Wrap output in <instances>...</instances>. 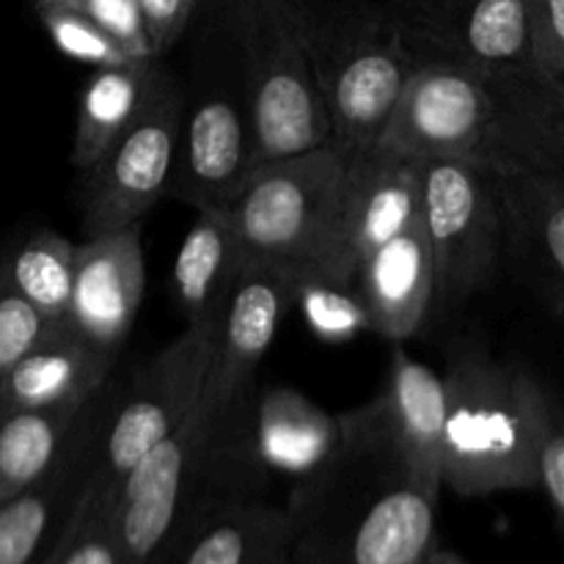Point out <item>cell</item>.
<instances>
[{
  "label": "cell",
  "instance_id": "1",
  "mask_svg": "<svg viewBox=\"0 0 564 564\" xmlns=\"http://www.w3.org/2000/svg\"><path fill=\"white\" fill-rule=\"evenodd\" d=\"M441 490L413 477L380 394L341 413V441L290 496L292 564H427Z\"/></svg>",
  "mask_w": 564,
  "mask_h": 564
},
{
  "label": "cell",
  "instance_id": "2",
  "mask_svg": "<svg viewBox=\"0 0 564 564\" xmlns=\"http://www.w3.org/2000/svg\"><path fill=\"white\" fill-rule=\"evenodd\" d=\"M444 488L457 496L540 488V446L551 397L521 367L468 350L449 364Z\"/></svg>",
  "mask_w": 564,
  "mask_h": 564
},
{
  "label": "cell",
  "instance_id": "3",
  "mask_svg": "<svg viewBox=\"0 0 564 564\" xmlns=\"http://www.w3.org/2000/svg\"><path fill=\"white\" fill-rule=\"evenodd\" d=\"M345 169L347 149L339 143L259 163L224 209L248 262L281 268L297 290L345 286L336 251Z\"/></svg>",
  "mask_w": 564,
  "mask_h": 564
},
{
  "label": "cell",
  "instance_id": "4",
  "mask_svg": "<svg viewBox=\"0 0 564 564\" xmlns=\"http://www.w3.org/2000/svg\"><path fill=\"white\" fill-rule=\"evenodd\" d=\"M295 3L334 121V143L345 149L375 147L416 69L397 36L386 0Z\"/></svg>",
  "mask_w": 564,
  "mask_h": 564
},
{
  "label": "cell",
  "instance_id": "5",
  "mask_svg": "<svg viewBox=\"0 0 564 564\" xmlns=\"http://www.w3.org/2000/svg\"><path fill=\"white\" fill-rule=\"evenodd\" d=\"M253 171V121L242 55L240 6L209 20L185 86V127L169 196L196 213H224Z\"/></svg>",
  "mask_w": 564,
  "mask_h": 564
},
{
  "label": "cell",
  "instance_id": "6",
  "mask_svg": "<svg viewBox=\"0 0 564 564\" xmlns=\"http://www.w3.org/2000/svg\"><path fill=\"white\" fill-rule=\"evenodd\" d=\"M253 121V169L334 143L295 0H237Z\"/></svg>",
  "mask_w": 564,
  "mask_h": 564
},
{
  "label": "cell",
  "instance_id": "7",
  "mask_svg": "<svg viewBox=\"0 0 564 564\" xmlns=\"http://www.w3.org/2000/svg\"><path fill=\"white\" fill-rule=\"evenodd\" d=\"M422 226L435 268L433 314L455 312L490 284L507 251V218L494 165L422 163Z\"/></svg>",
  "mask_w": 564,
  "mask_h": 564
},
{
  "label": "cell",
  "instance_id": "8",
  "mask_svg": "<svg viewBox=\"0 0 564 564\" xmlns=\"http://www.w3.org/2000/svg\"><path fill=\"white\" fill-rule=\"evenodd\" d=\"M218 323L187 325L119 391L94 460V479L119 499L132 468L198 411Z\"/></svg>",
  "mask_w": 564,
  "mask_h": 564
},
{
  "label": "cell",
  "instance_id": "9",
  "mask_svg": "<svg viewBox=\"0 0 564 564\" xmlns=\"http://www.w3.org/2000/svg\"><path fill=\"white\" fill-rule=\"evenodd\" d=\"M182 127L185 86L163 69L158 91L135 124L83 171V237L143 224L149 209L169 196L180 163Z\"/></svg>",
  "mask_w": 564,
  "mask_h": 564
},
{
  "label": "cell",
  "instance_id": "10",
  "mask_svg": "<svg viewBox=\"0 0 564 564\" xmlns=\"http://www.w3.org/2000/svg\"><path fill=\"white\" fill-rule=\"evenodd\" d=\"M413 64L494 75L532 64L523 0H386Z\"/></svg>",
  "mask_w": 564,
  "mask_h": 564
},
{
  "label": "cell",
  "instance_id": "11",
  "mask_svg": "<svg viewBox=\"0 0 564 564\" xmlns=\"http://www.w3.org/2000/svg\"><path fill=\"white\" fill-rule=\"evenodd\" d=\"M494 94L485 75L444 64H419L380 135V147L405 158L488 163Z\"/></svg>",
  "mask_w": 564,
  "mask_h": 564
},
{
  "label": "cell",
  "instance_id": "12",
  "mask_svg": "<svg viewBox=\"0 0 564 564\" xmlns=\"http://www.w3.org/2000/svg\"><path fill=\"white\" fill-rule=\"evenodd\" d=\"M422 218V163L391 149H347L339 198V275L350 290L378 246Z\"/></svg>",
  "mask_w": 564,
  "mask_h": 564
},
{
  "label": "cell",
  "instance_id": "13",
  "mask_svg": "<svg viewBox=\"0 0 564 564\" xmlns=\"http://www.w3.org/2000/svg\"><path fill=\"white\" fill-rule=\"evenodd\" d=\"M292 301H297V284L281 268L251 264L242 273L215 334L213 364L202 397L204 411H229L257 391L253 375L268 356Z\"/></svg>",
  "mask_w": 564,
  "mask_h": 564
},
{
  "label": "cell",
  "instance_id": "14",
  "mask_svg": "<svg viewBox=\"0 0 564 564\" xmlns=\"http://www.w3.org/2000/svg\"><path fill=\"white\" fill-rule=\"evenodd\" d=\"M147 290L141 224L77 242L69 323L97 345L121 352Z\"/></svg>",
  "mask_w": 564,
  "mask_h": 564
},
{
  "label": "cell",
  "instance_id": "15",
  "mask_svg": "<svg viewBox=\"0 0 564 564\" xmlns=\"http://www.w3.org/2000/svg\"><path fill=\"white\" fill-rule=\"evenodd\" d=\"M494 94L488 163L564 176V77L532 64L485 75Z\"/></svg>",
  "mask_w": 564,
  "mask_h": 564
},
{
  "label": "cell",
  "instance_id": "16",
  "mask_svg": "<svg viewBox=\"0 0 564 564\" xmlns=\"http://www.w3.org/2000/svg\"><path fill=\"white\" fill-rule=\"evenodd\" d=\"M356 295L367 325L389 341H405L433 314L435 268L422 218L375 248L358 268Z\"/></svg>",
  "mask_w": 564,
  "mask_h": 564
},
{
  "label": "cell",
  "instance_id": "17",
  "mask_svg": "<svg viewBox=\"0 0 564 564\" xmlns=\"http://www.w3.org/2000/svg\"><path fill=\"white\" fill-rule=\"evenodd\" d=\"M507 218V251L529 270L564 317V176L494 165Z\"/></svg>",
  "mask_w": 564,
  "mask_h": 564
},
{
  "label": "cell",
  "instance_id": "18",
  "mask_svg": "<svg viewBox=\"0 0 564 564\" xmlns=\"http://www.w3.org/2000/svg\"><path fill=\"white\" fill-rule=\"evenodd\" d=\"M119 352L83 336L66 319L0 383V416L28 408L86 400L110 380Z\"/></svg>",
  "mask_w": 564,
  "mask_h": 564
},
{
  "label": "cell",
  "instance_id": "19",
  "mask_svg": "<svg viewBox=\"0 0 564 564\" xmlns=\"http://www.w3.org/2000/svg\"><path fill=\"white\" fill-rule=\"evenodd\" d=\"M380 400L413 477L427 488L444 490V375H435L427 364L416 361L402 341H394Z\"/></svg>",
  "mask_w": 564,
  "mask_h": 564
},
{
  "label": "cell",
  "instance_id": "20",
  "mask_svg": "<svg viewBox=\"0 0 564 564\" xmlns=\"http://www.w3.org/2000/svg\"><path fill=\"white\" fill-rule=\"evenodd\" d=\"M169 564H292L290 512L257 496L224 501L193 523Z\"/></svg>",
  "mask_w": 564,
  "mask_h": 564
},
{
  "label": "cell",
  "instance_id": "21",
  "mask_svg": "<svg viewBox=\"0 0 564 564\" xmlns=\"http://www.w3.org/2000/svg\"><path fill=\"white\" fill-rule=\"evenodd\" d=\"M174 259V295L187 325L220 323L224 308L251 262L226 213H196Z\"/></svg>",
  "mask_w": 564,
  "mask_h": 564
},
{
  "label": "cell",
  "instance_id": "22",
  "mask_svg": "<svg viewBox=\"0 0 564 564\" xmlns=\"http://www.w3.org/2000/svg\"><path fill=\"white\" fill-rule=\"evenodd\" d=\"M165 66L160 58H138L130 64L94 69L77 102L72 165L88 171L152 102Z\"/></svg>",
  "mask_w": 564,
  "mask_h": 564
},
{
  "label": "cell",
  "instance_id": "23",
  "mask_svg": "<svg viewBox=\"0 0 564 564\" xmlns=\"http://www.w3.org/2000/svg\"><path fill=\"white\" fill-rule=\"evenodd\" d=\"M91 397L0 416V505L25 494L58 466Z\"/></svg>",
  "mask_w": 564,
  "mask_h": 564
},
{
  "label": "cell",
  "instance_id": "24",
  "mask_svg": "<svg viewBox=\"0 0 564 564\" xmlns=\"http://www.w3.org/2000/svg\"><path fill=\"white\" fill-rule=\"evenodd\" d=\"M257 441L264 466L314 471L341 441V416H328L292 389H273L257 400Z\"/></svg>",
  "mask_w": 564,
  "mask_h": 564
},
{
  "label": "cell",
  "instance_id": "25",
  "mask_svg": "<svg viewBox=\"0 0 564 564\" xmlns=\"http://www.w3.org/2000/svg\"><path fill=\"white\" fill-rule=\"evenodd\" d=\"M77 242L58 231L42 229L28 237L9 264L0 268L11 286L50 319H69L75 290Z\"/></svg>",
  "mask_w": 564,
  "mask_h": 564
},
{
  "label": "cell",
  "instance_id": "26",
  "mask_svg": "<svg viewBox=\"0 0 564 564\" xmlns=\"http://www.w3.org/2000/svg\"><path fill=\"white\" fill-rule=\"evenodd\" d=\"M113 507L116 496L88 474L42 564H119Z\"/></svg>",
  "mask_w": 564,
  "mask_h": 564
},
{
  "label": "cell",
  "instance_id": "27",
  "mask_svg": "<svg viewBox=\"0 0 564 564\" xmlns=\"http://www.w3.org/2000/svg\"><path fill=\"white\" fill-rule=\"evenodd\" d=\"M36 14L42 20L44 31L53 39L55 47L72 61L102 69V66H119L138 61L135 55L127 53L105 28L88 20L80 11L69 9L64 3H36Z\"/></svg>",
  "mask_w": 564,
  "mask_h": 564
},
{
  "label": "cell",
  "instance_id": "28",
  "mask_svg": "<svg viewBox=\"0 0 564 564\" xmlns=\"http://www.w3.org/2000/svg\"><path fill=\"white\" fill-rule=\"evenodd\" d=\"M66 319H50L28 303L0 273V383Z\"/></svg>",
  "mask_w": 564,
  "mask_h": 564
},
{
  "label": "cell",
  "instance_id": "29",
  "mask_svg": "<svg viewBox=\"0 0 564 564\" xmlns=\"http://www.w3.org/2000/svg\"><path fill=\"white\" fill-rule=\"evenodd\" d=\"M36 3L69 6L105 28L135 58H158L138 0H36Z\"/></svg>",
  "mask_w": 564,
  "mask_h": 564
},
{
  "label": "cell",
  "instance_id": "30",
  "mask_svg": "<svg viewBox=\"0 0 564 564\" xmlns=\"http://www.w3.org/2000/svg\"><path fill=\"white\" fill-rule=\"evenodd\" d=\"M532 66L564 77V0H523Z\"/></svg>",
  "mask_w": 564,
  "mask_h": 564
},
{
  "label": "cell",
  "instance_id": "31",
  "mask_svg": "<svg viewBox=\"0 0 564 564\" xmlns=\"http://www.w3.org/2000/svg\"><path fill=\"white\" fill-rule=\"evenodd\" d=\"M138 6H141L154 53L163 58L187 31L202 0H138Z\"/></svg>",
  "mask_w": 564,
  "mask_h": 564
},
{
  "label": "cell",
  "instance_id": "32",
  "mask_svg": "<svg viewBox=\"0 0 564 564\" xmlns=\"http://www.w3.org/2000/svg\"><path fill=\"white\" fill-rule=\"evenodd\" d=\"M540 488L549 496L564 529V416L556 408H551L549 427L540 446Z\"/></svg>",
  "mask_w": 564,
  "mask_h": 564
},
{
  "label": "cell",
  "instance_id": "33",
  "mask_svg": "<svg viewBox=\"0 0 564 564\" xmlns=\"http://www.w3.org/2000/svg\"><path fill=\"white\" fill-rule=\"evenodd\" d=\"M427 564H468L463 560L460 554H455V551H446V549H435L433 554H430Z\"/></svg>",
  "mask_w": 564,
  "mask_h": 564
}]
</instances>
